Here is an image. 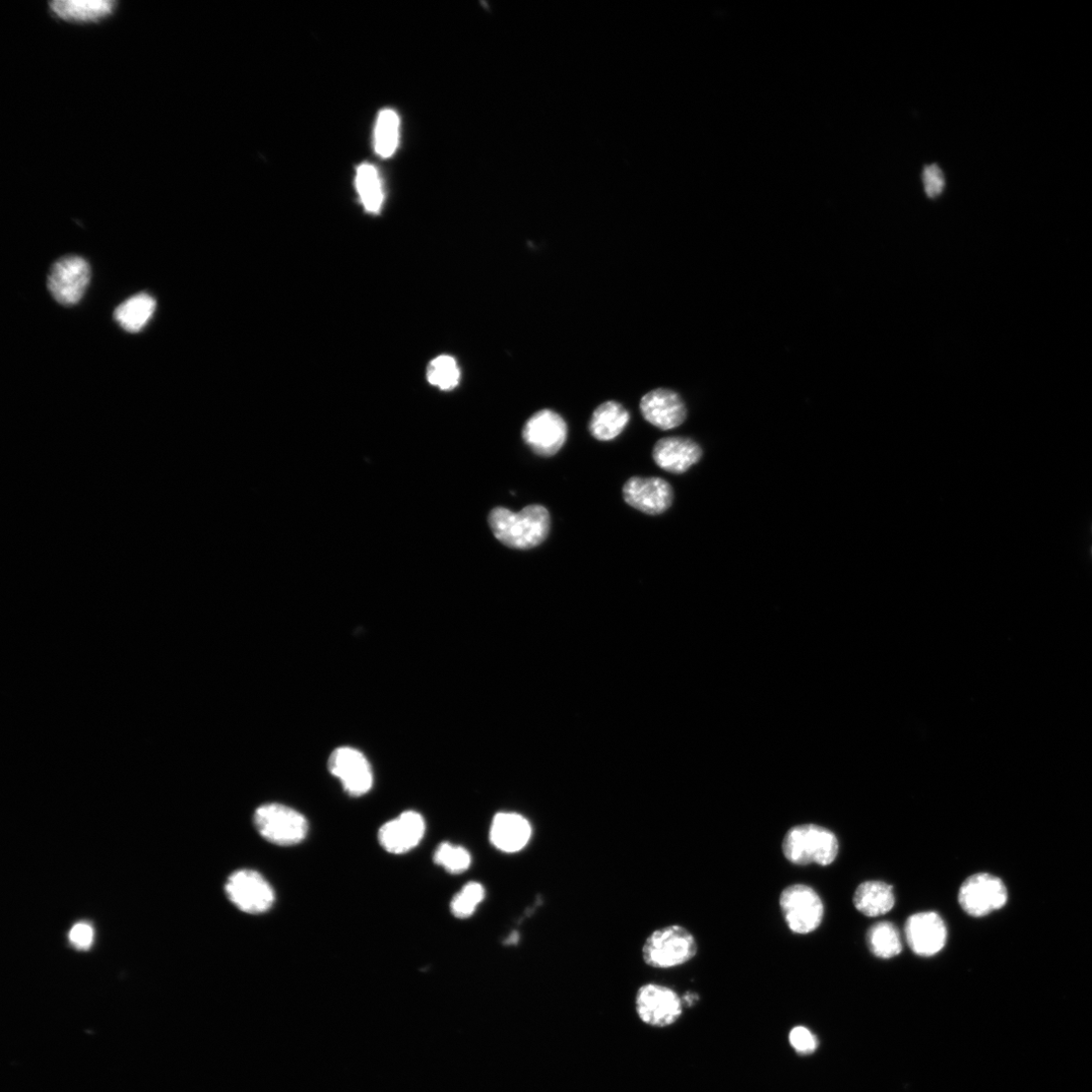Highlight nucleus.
Here are the masks:
<instances>
[{
  "instance_id": "nucleus-1",
  "label": "nucleus",
  "mask_w": 1092,
  "mask_h": 1092,
  "mask_svg": "<svg viewBox=\"0 0 1092 1092\" xmlns=\"http://www.w3.org/2000/svg\"><path fill=\"white\" fill-rule=\"evenodd\" d=\"M495 538L508 547L531 549L542 545L550 530L548 511L541 505H531L521 512L495 508L489 516Z\"/></svg>"
},
{
  "instance_id": "nucleus-2",
  "label": "nucleus",
  "mask_w": 1092,
  "mask_h": 1092,
  "mask_svg": "<svg viewBox=\"0 0 1092 1092\" xmlns=\"http://www.w3.org/2000/svg\"><path fill=\"white\" fill-rule=\"evenodd\" d=\"M839 849L836 834L816 824H801L790 828L782 843L786 860L798 866H828L837 859Z\"/></svg>"
},
{
  "instance_id": "nucleus-3",
  "label": "nucleus",
  "mask_w": 1092,
  "mask_h": 1092,
  "mask_svg": "<svg viewBox=\"0 0 1092 1092\" xmlns=\"http://www.w3.org/2000/svg\"><path fill=\"white\" fill-rule=\"evenodd\" d=\"M698 945L693 934L680 925L654 931L642 946L646 965L656 970L682 967L695 958Z\"/></svg>"
},
{
  "instance_id": "nucleus-4",
  "label": "nucleus",
  "mask_w": 1092,
  "mask_h": 1092,
  "mask_svg": "<svg viewBox=\"0 0 1092 1092\" xmlns=\"http://www.w3.org/2000/svg\"><path fill=\"white\" fill-rule=\"evenodd\" d=\"M253 820L263 838L282 847L302 843L309 830L308 821L303 814L279 803H269L257 808Z\"/></svg>"
},
{
  "instance_id": "nucleus-5",
  "label": "nucleus",
  "mask_w": 1092,
  "mask_h": 1092,
  "mask_svg": "<svg viewBox=\"0 0 1092 1092\" xmlns=\"http://www.w3.org/2000/svg\"><path fill=\"white\" fill-rule=\"evenodd\" d=\"M779 905L789 930L808 935L819 928L824 907L817 892L805 884H792L780 894Z\"/></svg>"
},
{
  "instance_id": "nucleus-6",
  "label": "nucleus",
  "mask_w": 1092,
  "mask_h": 1092,
  "mask_svg": "<svg viewBox=\"0 0 1092 1092\" xmlns=\"http://www.w3.org/2000/svg\"><path fill=\"white\" fill-rule=\"evenodd\" d=\"M1008 892L1003 881L989 873H978L962 883L958 902L969 916L983 918L1001 910L1007 903Z\"/></svg>"
},
{
  "instance_id": "nucleus-7",
  "label": "nucleus",
  "mask_w": 1092,
  "mask_h": 1092,
  "mask_svg": "<svg viewBox=\"0 0 1092 1092\" xmlns=\"http://www.w3.org/2000/svg\"><path fill=\"white\" fill-rule=\"evenodd\" d=\"M231 903L241 912L250 915L267 913L275 904L276 895L268 880L259 872L240 870L233 873L226 884Z\"/></svg>"
},
{
  "instance_id": "nucleus-8",
  "label": "nucleus",
  "mask_w": 1092,
  "mask_h": 1092,
  "mask_svg": "<svg viewBox=\"0 0 1092 1092\" xmlns=\"http://www.w3.org/2000/svg\"><path fill=\"white\" fill-rule=\"evenodd\" d=\"M639 1019L653 1027H667L683 1013V1000L672 988L657 983L642 985L635 996Z\"/></svg>"
},
{
  "instance_id": "nucleus-9",
  "label": "nucleus",
  "mask_w": 1092,
  "mask_h": 1092,
  "mask_svg": "<svg viewBox=\"0 0 1092 1092\" xmlns=\"http://www.w3.org/2000/svg\"><path fill=\"white\" fill-rule=\"evenodd\" d=\"M91 279L89 264L80 256H66L57 261L48 277V289L61 305L78 304Z\"/></svg>"
},
{
  "instance_id": "nucleus-10",
  "label": "nucleus",
  "mask_w": 1092,
  "mask_h": 1092,
  "mask_svg": "<svg viewBox=\"0 0 1092 1092\" xmlns=\"http://www.w3.org/2000/svg\"><path fill=\"white\" fill-rule=\"evenodd\" d=\"M328 768L351 796H362L372 787L373 774L370 764L362 753L353 748L336 749L329 758Z\"/></svg>"
},
{
  "instance_id": "nucleus-11",
  "label": "nucleus",
  "mask_w": 1092,
  "mask_h": 1092,
  "mask_svg": "<svg viewBox=\"0 0 1092 1092\" xmlns=\"http://www.w3.org/2000/svg\"><path fill=\"white\" fill-rule=\"evenodd\" d=\"M623 498L632 508L656 517L672 506L674 492L662 478L632 477L623 486Z\"/></svg>"
},
{
  "instance_id": "nucleus-12",
  "label": "nucleus",
  "mask_w": 1092,
  "mask_h": 1092,
  "mask_svg": "<svg viewBox=\"0 0 1092 1092\" xmlns=\"http://www.w3.org/2000/svg\"><path fill=\"white\" fill-rule=\"evenodd\" d=\"M567 435L564 420L555 412L536 413L524 428V439L532 451L542 457H551L560 451Z\"/></svg>"
},
{
  "instance_id": "nucleus-13",
  "label": "nucleus",
  "mask_w": 1092,
  "mask_h": 1092,
  "mask_svg": "<svg viewBox=\"0 0 1092 1092\" xmlns=\"http://www.w3.org/2000/svg\"><path fill=\"white\" fill-rule=\"evenodd\" d=\"M425 821L416 811L408 810L397 818L384 823L378 832L381 847L395 855L405 854L415 849L425 834Z\"/></svg>"
},
{
  "instance_id": "nucleus-14",
  "label": "nucleus",
  "mask_w": 1092,
  "mask_h": 1092,
  "mask_svg": "<svg viewBox=\"0 0 1092 1092\" xmlns=\"http://www.w3.org/2000/svg\"><path fill=\"white\" fill-rule=\"evenodd\" d=\"M907 941L912 951L922 957H932L946 946L948 931L944 920L934 912L911 916L906 924Z\"/></svg>"
},
{
  "instance_id": "nucleus-15",
  "label": "nucleus",
  "mask_w": 1092,
  "mask_h": 1092,
  "mask_svg": "<svg viewBox=\"0 0 1092 1092\" xmlns=\"http://www.w3.org/2000/svg\"><path fill=\"white\" fill-rule=\"evenodd\" d=\"M639 409L642 417L661 430L681 426L687 418V408L678 393L669 389H656L641 398Z\"/></svg>"
},
{
  "instance_id": "nucleus-16",
  "label": "nucleus",
  "mask_w": 1092,
  "mask_h": 1092,
  "mask_svg": "<svg viewBox=\"0 0 1092 1092\" xmlns=\"http://www.w3.org/2000/svg\"><path fill=\"white\" fill-rule=\"evenodd\" d=\"M703 452L700 445L686 437H667L659 440L653 451L655 463L662 470L681 475L698 464Z\"/></svg>"
},
{
  "instance_id": "nucleus-17",
  "label": "nucleus",
  "mask_w": 1092,
  "mask_h": 1092,
  "mask_svg": "<svg viewBox=\"0 0 1092 1092\" xmlns=\"http://www.w3.org/2000/svg\"><path fill=\"white\" fill-rule=\"evenodd\" d=\"M533 828L527 818L518 813H498L490 829V841L505 853H517L531 841Z\"/></svg>"
},
{
  "instance_id": "nucleus-18",
  "label": "nucleus",
  "mask_w": 1092,
  "mask_h": 1092,
  "mask_svg": "<svg viewBox=\"0 0 1092 1092\" xmlns=\"http://www.w3.org/2000/svg\"><path fill=\"white\" fill-rule=\"evenodd\" d=\"M51 13L60 20L94 23L110 16L115 3L111 0H55L49 4Z\"/></svg>"
},
{
  "instance_id": "nucleus-19",
  "label": "nucleus",
  "mask_w": 1092,
  "mask_h": 1092,
  "mask_svg": "<svg viewBox=\"0 0 1092 1092\" xmlns=\"http://www.w3.org/2000/svg\"><path fill=\"white\" fill-rule=\"evenodd\" d=\"M854 906L862 915L875 918L889 913L895 905L893 887L882 881H867L855 891Z\"/></svg>"
},
{
  "instance_id": "nucleus-20",
  "label": "nucleus",
  "mask_w": 1092,
  "mask_h": 1092,
  "mask_svg": "<svg viewBox=\"0 0 1092 1092\" xmlns=\"http://www.w3.org/2000/svg\"><path fill=\"white\" fill-rule=\"evenodd\" d=\"M629 421L630 414L622 404L608 401L594 411L590 432L597 440L611 441L624 431Z\"/></svg>"
},
{
  "instance_id": "nucleus-21",
  "label": "nucleus",
  "mask_w": 1092,
  "mask_h": 1092,
  "mask_svg": "<svg viewBox=\"0 0 1092 1092\" xmlns=\"http://www.w3.org/2000/svg\"><path fill=\"white\" fill-rule=\"evenodd\" d=\"M156 301L150 295L141 293L120 304L113 317L119 327L131 333L141 331L151 319Z\"/></svg>"
},
{
  "instance_id": "nucleus-22",
  "label": "nucleus",
  "mask_w": 1092,
  "mask_h": 1092,
  "mask_svg": "<svg viewBox=\"0 0 1092 1092\" xmlns=\"http://www.w3.org/2000/svg\"><path fill=\"white\" fill-rule=\"evenodd\" d=\"M866 941L871 953L880 959L888 960L903 952L901 934L892 923L879 922L872 926Z\"/></svg>"
},
{
  "instance_id": "nucleus-23",
  "label": "nucleus",
  "mask_w": 1092,
  "mask_h": 1092,
  "mask_svg": "<svg viewBox=\"0 0 1092 1092\" xmlns=\"http://www.w3.org/2000/svg\"><path fill=\"white\" fill-rule=\"evenodd\" d=\"M400 119L396 111L384 109L379 112L374 133L376 153L382 158L391 157L399 144Z\"/></svg>"
},
{
  "instance_id": "nucleus-24",
  "label": "nucleus",
  "mask_w": 1092,
  "mask_h": 1092,
  "mask_svg": "<svg viewBox=\"0 0 1092 1092\" xmlns=\"http://www.w3.org/2000/svg\"><path fill=\"white\" fill-rule=\"evenodd\" d=\"M356 187L365 210L372 214L378 213L383 202V192L374 166L362 164L358 167Z\"/></svg>"
},
{
  "instance_id": "nucleus-25",
  "label": "nucleus",
  "mask_w": 1092,
  "mask_h": 1092,
  "mask_svg": "<svg viewBox=\"0 0 1092 1092\" xmlns=\"http://www.w3.org/2000/svg\"><path fill=\"white\" fill-rule=\"evenodd\" d=\"M427 380L441 391L456 389L461 380V369L455 357L440 355L430 361Z\"/></svg>"
},
{
  "instance_id": "nucleus-26",
  "label": "nucleus",
  "mask_w": 1092,
  "mask_h": 1092,
  "mask_svg": "<svg viewBox=\"0 0 1092 1092\" xmlns=\"http://www.w3.org/2000/svg\"><path fill=\"white\" fill-rule=\"evenodd\" d=\"M433 860L436 865L443 867L452 874L466 872L471 864L472 857L468 850L449 843H442L436 849Z\"/></svg>"
},
{
  "instance_id": "nucleus-27",
  "label": "nucleus",
  "mask_w": 1092,
  "mask_h": 1092,
  "mask_svg": "<svg viewBox=\"0 0 1092 1092\" xmlns=\"http://www.w3.org/2000/svg\"><path fill=\"white\" fill-rule=\"evenodd\" d=\"M485 894L486 891L482 884L478 882L468 883L453 899L451 905L453 915L462 920L470 918L484 901Z\"/></svg>"
},
{
  "instance_id": "nucleus-28",
  "label": "nucleus",
  "mask_w": 1092,
  "mask_h": 1092,
  "mask_svg": "<svg viewBox=\"0 0 1092 1092\" xmlns=\"http://www.w3.org/2000/svg\"><path fill=\"white\" fill-rule=\"evenodd\" d=\"M792 1048L800 1054H809L816 1050V1037L804 1026H796L789 1034Z\"/></svg>"
},
{
  "instance_id": "nucleus-29",
  "label": "nucleus",
  "mask_w": 1092,
  "mask_h": 1092,
  "mask_svg": "<svg viewBox=\"0 0 1092 1092\" xmlns=\"http://www.w3.org/2000/svg\"><path fill=\"white\" fill-rule=\"evenodd\" d=\"M923 181L927 195L930 198H936L941 195L946 185L944 173L937 164L925 168L923 172Z\"/></svg>"
},
{
  "instance_id": "nucleus-30",
  "label": "nucleus",
  "mask_w": 1092,
  "mask_h": 1092,
  "mask_svg": "<svg viewBox=\"0 0 1092 1092\" xmlns=\"http://www.w3.org/2000/svg\"><path fill=\"white\" fill-rule=\"evenodd\" d=\"M95 938V932L93 927L88 923H79L74 926L70 933V941L72 945L78 950H88L93 945Z\"/></svg>"
},
{
  "instance_id": "nucleus-31",
  "label": "nucleus",
  "mask_w": 1092,
  "mask_h": 1092,
  "mask_svg": "<svg viewBox=\"0 0 1092 1092\" xmlns=\"http://www.w3.org/2000/svg\"><path fill=\"white\" fill-rule=\"evenodd\" d=\"M697 998H698L697 994L688 993L684 996L683 1004L686 1003L690 1006V1005L694 1004L697 1001Z\"/></svg>"
}]
</instances>
